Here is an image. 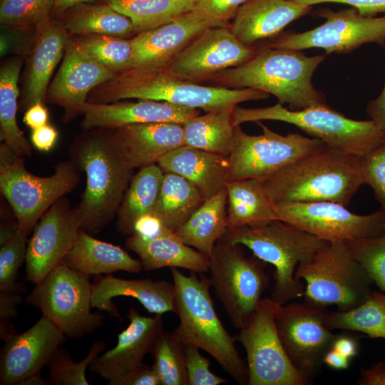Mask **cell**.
I'll return each mask as SVG.
<instances>
[{"instance_id": "cell-21", "label": "cell", "mask_w": 385, "mask_h": 385, "mask_svg": "<svg viewBox=\"0 0 385 385\" xmlns=\"http://www.w3.org/2000/svg\"><path fill=\"white\" fill-rule=\"evenodd\" d=\"M128 326L118 335L116 345L97 356L90 371L110 381L138 367L165 331L163 315L145 317L131 307L127 314Z\"/></svg>"}, {"instance_id": "cell-55", "label": "cell", "mask_w": 385, "mask_h": 385, "mask_svg": "<svg viewBox=\"0 0 385 385\" xmlns=\"http://www.w3.org/2000/svg\"><path fill=\"white\" fill-rule=\"evenodd\" d=\"M370 118L385 134V85L379 96L369 101L366 108Z\"/></svg>"}, {"instance_id": "cell-10", "label": "cell", "mask_w": 385, "mask_h": 385, "mask_svg": "<svg viewBox=\"0 0 385 385\" xmlns=\"http://www.w3.org/2000/svg\"><path fill=\"white\" fill-rule=\"evenodd\" d=\"M265 263L245 256L240 245L219 240L209 257V278L233 326L244 327L270 284Z\"/></svg>"}, {"instance_id": "cell-1", "label": "cell", "mask_w": 385, "mask_h": 385, "mask_svg": "<svg viewBox=\"0 0 385 385\" xmlns=\"http://www.w3.org/2000/svg\"><path fill=\"white\" fill-rule=\"evenodd\" d=\"M68 156L86 176L76 207L81 230L97 234L116 217L134 168L115 129L83 130L71 143Z\"/></svg>"}, {"instance_id": "cell-38", "label": "cell", "mask_w": 385, "mask_h": 385, "mask_svg": "<svg viewBox=\"0 0 385 385\" xmlns=\"http://www.w3.org/2000/svg\"><path fill=\"white\" fill-rule=\"evenodd\" d=\"M196 0H106L132 21L135 36L171 22L192 11Z\"/></svg>"}, {"instance_id": "cell-18", "label": "cell", "mask_w": 385, "mask_h": 385, "mask_svg": "<svg viewBox=\"0 0 385 385\" xmlns=\"http://www.w3.org/2000/svg\"><path fill=\"white\" fill-rule=\"evenodd\" d=\"M81 230L78 212L65 196L55 202L42 215L28 241L25 260L26 279L41 282L62 264Z\"/></svg>"}, {"instance_id": "cell-22", "label": "cell", "mask_w": 385, "mask_h": 385, "mask_svg": "<svg viewBox=\"0 0 385 385\" xmlns=\"http://www.w3.org/2000/svg\"><path fill=\"white\" fill-rule=\"evenodd\" d=\"M122 100L110 103L86 101L81 108L83 118L80 123L83 130L96 128L116 129L123 126L155 122L184 123L200 115L196 108L165 101L136 99Z\"/></svg>"}, {"instance_id": "cell-52", "label": "cell", "mask_w": 385, "mask_h": 385, "mask_svg": "<svg viewBox=\"0 0 385 385\" xmlns=\"http://www.w3.org/2000/svg\"><path fill=\"white\" fill-rule=\"evenodd\" d=\"M22 302L18 292L0 291V325L11 324L18 314L17 306Z\"/></svg>"}, {"instance_id": "cell-54", "label": "cell", "mask_w": 385, "mask_h": 385, "mask_svg": "<svg viewBox=\"0 0 385 385\" xmlns=\"http://www.w3.org/2000/svg\"><path fill=\"white\" fill-rule=\"evenodd\" d=\"M48 112L44 103H36L24 113L23 121L31 130L48 124Z\"/></svg>"}, {"instance_id": "cell-33", "label": "cell", "mask_w": 385, "mask_h": 385, "mask_svg": "<svg viewBox=\"0 0 385 385\" xmlns=\"http://www.w3.org/2000/svg\"><path fill=\"white\" fill-rule=\"evenodd\" d=\"M164 173L158 164L142 168L133 175L117 212V230L133 234L135 222L150 213L158 199Z\"/></svg>"}, {"instance_id": "cell-15", "label": "cell", "mask_w": 385, "mask_h": 385, "mask_svg": "<svg viewBox=\"0 0 385 385\" xmlns=\"http://www.w3.org/2000/svg\"><path fill=\"white\" fill-rule=\"evenodd\" d=\"M277 219L329 242L385 235V212L366 215L328 201L274 204Z\"/></svg>"}, {"instance_id": "cell-37", "label": "cell", "mask_w": 385, "mask_h": 385, "mask_svg": "<svg viewBox=\"0 0 385 385\" xmlns=\"http://www.w3.org/2000/svg\"><path fill=\"white\" fill-rule=\"evenodd\" d=\"M69 35L103 34L126 38L135 36L131 20L107 3L78 7L62 22Z\"/></svg>"}, {"instance_id": "cell-6", "label": "cell", "mask_w": 385, "mask_h": 385, "mask_svg": "<svg viewBox=\"0 0 385 385\" xmlns=\"http://www.w3.org/2000/svg\"><path fill=\"white\" fill-rule=\"evenodd\" d=\"M220 240L244 245L254 256L274 266L275 282L271 298L281 304L304 297L305 288L295 277L296 266L309 260L329 243L279 220L227 229Z\"/></svg>"}, {"instance_id": "cell-41", "label": "cell", "mask_w": 385, "mask_h": 385, "mask_svg": "<svg viewBox=\"0 0 385 385\" xmlns=\"http://www.w3.org/2000/svg\"><path fill=\"white\" fill-rule=\"evenodd\" d=\"M185 346L173 332L165 330L156 341L150 352L152 366L161 385H188Z\"/></svg>"}, {"instance_id": "cell-8", "label": "cell", "mask_w": 385, "mask_h": 385, "mask_svg": "<svg viewBox=\"0 0 385 385\" xmlns=\"http://www.w3.org/2000/svg\"><path fill=\"white\" fill-rule=\"evenodd\" d=\"M23 158L1 143L0 190L29 235L46 211L78 186L81 170L67 160L58 163L51 175L40 177L27 170Z\"/></svg>"}, {"instance_id": "cell-48", "label": "cell", "mask_w": 385, "mask_h": 385, "mask_svg": "<svg viewBox=\"0 0 385 385\" xmlns=\"http://www.w3.org/2000/svg\"><path fill=\"white\" fill-rule=\"evenodd\" d=\"M248 0H196L192 11L201 14L213 26H227Z\"/></svg>"}, {"instance_id": "cell-30", "label": "cell", "mask_w": 385, "mask_h": 385, "mask_svg": "<svg viewBox=\"0 0 385 385\" xmlns=\"http://www.w3.org/2000/svg\"><path fill=\"white\" fill-rule=\"evenodd\" d=\"M63 263L89 276L117 271L138 273L143 269L140 260L132 257L120 247L96 239L82 230Z\"/></svg>"}, {"instance_id": "cell-7", "label": "cell", "mask_w": 385, "mask_h": 385, "mask_svg": "<svg viewBox=\"0 0 385 385\" xmlns=\"http://www.w3.org/2000/svg\"><path fill=\"white\" fill-rule=\"evenodd\" d=\"M263 120H279L296 125L327 146L359 156H364L385 143V134L371 120L349 118L327 104L292 111L277 104L256 108L236 106L234 125Z\"/></svg>"}, {"instance_id": "cell-17", "label": "cell", "mask_w": 385, "mask_h": 385, "mask_svg": "<svg viewBox=\"0 0 385 385\" xmlns=\"http://www.w3.org/2000/svg\"><path fill=\"white\" fill-rule=\"evenodd\" d=\"M257 50L240 41L227 26L209 27L165 67L173 75L199 83L252 58Z\"/></svg>"}, {"instance_id": "cell-14", "label": "cell", "mask_w": 385, "mask_h": 385, "mask_svg": "<svg viewBox=\"0 0 385 385\" xmlns=\"http://www.w3.org/2000/svg\"><path fill=\"white\" fill-rule=\"evenodd\" d=\"M313 16L326 21L311 30L283 34L267 46L297 51L319 48L327 54L347 53L369 43L385 46V15L366 17L351 7L338 11L321 9Z\"/></svg>"}, {"instance_id": "cell-31", "label": "cell", "mask_w": 385, "mask_h": 385, "mask_svg": "<svg viewBox=\"0 0 385 385\" xmlns=\"http://www.w3.org/2000/svg\"><path fill=\"white\" fill-rule=\"evenodd\" d=\"M225 189L227 195V229L244 225L258 226L278 220L274 203L268 196L261 180H229Z\"/></svg>"}, {"instance_id": "cell-39", "label": "cell", "mask_w": 385, "mask_h": 385, "mask_svg": "<svg viewBox=\"0 0 385 385\" xmlns=\"http://www.w3.org/2000/svg\"><path fill=\"white\" fill-rule=\"evenodd\" d=\"M326 322L332 330L357 331L385 339V292L373 291L365 302L349 310L327 312Z\"/></svg>"}, {"instance_id": "cell-51", "label": "cell", "mask_w": 385, "mask_h": 385, "mask_svg": "<svg viewBox=\"0 0 385 385\" xmlns=\"http://www.w3.org/2000/svg\"><path fill=\"white\" fill-rule=\"evenodd\" d=\"M170 232L173 231L168 229L157 217L150 212L137 220L133 234L150 239Z\"/></svg>"}, {"instance_id": "cell-3", "label": "cell", "mask_w": 385, "mask_h": 385, "mask_svg": "<svg viewBox=\"0 0 385 385\" xmlns=\"http://www.w3.org/2000/svg\"><path fill=\"white\" fill-rule=\"evenodd\" d=\"M270 94L250 88L210 86L182 79L161 68H130L93 88L87 101L110 103L126 99H145L201 109L205 113L234 109L239 103L267 99Z\"/></svg>"}, {"instance_id": "cell-47", "label": "cell", "mask_w": 385, "mask_h": 385, "mask_svg": "<svg viewBox=\"0 0 385 385\" xmlns=\"http://www.w3.org/2000/svg\"><path fill=\"white\" fill-rule=\"evenodd\" d=\"M365 184L371 187L385 212V143L364 156Z\"/></svg>"}, {"instance_id": "cell-59", "label": "cell", "mask_w": 385, "mask_h": 385, "mask_svg": "<svg viewBox=\"0 0 385 385\" xmlns=\"http://www.w3.org/2000/svg\"><path fill=\"white\" fill-rule=\"evenodd\" d=\"M19 229L18 222L3 223L0 227V246L8 242L16 234Z\"/></svg>"}, {"instance_id": "cell-46", "label": "cell", "mask_w": 385, "mask_h": 385, "mask_svg": "<svg viewBox=\"0 0 385 385\" xmlns=\"http://www.w3.org/2000/svg\"><path fill=\"white\" fill-rule=\"evenodd\" d=\"M185 365L188 385H219L227 383L225 379L212 373L210 361L194 345L185 346Z\"/></svg>"}, {"instance_id": "cell-23", "label": "cell", "mask_w": 385, "mask_h": 385, "mask_svg": "<svg viewBox=\"0 0 385 385\" xmlns=\"http://www.w3.org/2000/svg\"><path fill=\"white\" fill-rule=\"evenodd\" d=\"M212 26L201 14L190 11L168 24L136 34L130 38L131 68H165L185 47Z\"/></svg>"}, {"instance_id": "cell-5", "label": "cell", "mask_w": 385, "mask_h": 385, "mask_svg": "<svg viewBox=\"0 0 385 385\" xmlns=\"http://www.w3.org/2000/svg\"><path fill=\"white\" fill-rule=\"evenodd\" d=\"M175 294L174 310L179 319L173 332L185 345H194L211 355L239 384H248L247 363L235 346V337L224 327L212 299L209 279L191 272L185 275L170 268Z\"/></svg>"}, {"instance_id": "cell-28", "label": "cell", "mask_w": 385, "mask_h": 385, "mask_svg": "<svg viewBox=\"0 0 385 385\" xmlns=\"http://www.w3.org/2000/svg\"><path fill=\"white\" fill-rule=\"evenodd\" d=\"M115 130L134 169L157 164L165 154L185 145L183 125L180 123L133 124Z\"/></svg>"}, {"instance_id": "cell-35", "label": "cell", "mask_w": 385, "mask_h": 385, "mask_svg": "<svg viewBox=\"0 0 385 385\" xmlns=\"http://www.w3.org/2000/svg\"><path fill=\"white\" fill-rule=\"evenodd\" d=\"M203 202L199 191L185 178L175 173H164L160 192L150 213L175 232Z\"/></svg>"}, {"instance_id": "cell-25", "label": "cell", "mask_w": 385, "mask_h": 385, "mask_svg": "<svg viewBox=\"0 0 385 385\" xmlns=\"http://www.w3.org/2000/svg\"><path fill=\"white\" fill-rule=\"evenodd\" d=\"M175 289L173 282L151 279H128L111 274L95 275L92 286L91 307L119 317L113 303L116 297L135 298L150 313L161 314L173 312Z\"/></svg>"}, {"instance_id": "cell-42", "label": "cell", "mask_w": 385, "mask_h": 385, "mask_svg": "<svg viewBox=\"0 0 385 385\" xmlns=\"http://www.w3.org/2000/svg\"><path fill=\"white\" fill-rule=\"evenodd\" d=\"M106 343L96 341L87 355L76 362L71 354L61 346L56 351L47 366L49 384L53 385H89L86 372L91 361L105 349Z\"/></svg>"}, {"instance_id": "cell-11", "label": "cell", "mask_w": 385, "mask_h": 385, "mask_svg": "<svg viewBox=\"0 0 385 385\" xmlns=\"http://www.w3.org/2000/svg\"><path fill=\"white\" fill-rule=\"evenodd\" d=\"M92 286L89 275L62 263L35 284L25 302L50 319L66 337L79 339L93 334L104 319L99 312L91 311Z\"/></svg>"}, {"instance_id": "cell-43", "label": "cell", "mask_w": 385, "mask_h": 385, "mask_svg": "<svg viewBox=\"0 0 385 385\" xmlns=\"http://www.w3.org/2000/svg\"><path fill=\"white\" fill-rule=\"evenodd\" d=\"M53 5L54 0H1L0 22L19 28H37L50 19Z\"/></svg>"}, {"instance_id": "cell-50", "label": "cell", "mask_w": 385, "mask_h": 385, "mask_svg": "<svg viewBox=\"0 0 385 385\" xmlns=\"http://www.w3.org/2000/svg\"><path fill=\"white\" fill-rule=\"evenodd\" d=\"M299 4L312 6L321 3H337L351 6L363 16L374 17L385 12V0H290Z\"/></svg>"}, {"instance_id": "cell-12", "label": "cell", "mask_w": 385, "mask_h": 385, "mask_svg": "<svg viewBox=\"0 0 385 385\" xmlns=\"http://www.w3.org/2000/svg\"><path fill=\"white\" fill-rule=\"evenodd\" d=\"M255 123L262 129L258 135L246 133L240 125L234 128L228 155V181L265 178L327 145L317 138L298 133L283 135L271 130L261 120Z\"/></svg>"}, {"instance_id": "cell-49", "label": "cell", "mask_w": 385, "mask_h": 385, "mask_svg": "<svg viewBox=\"0 0 385 385\" xmlns=\"http://www.w3.org/2000/svg\"><path fill=\"white\" fill-rule=\"evenodd\" d=\"M108 382L110 385H161L160 378L152 365L143 363Z\"/></svg>"}, {"instance_id": "cell-36", "label": "cell", "mask_w": 385, "mask_h": 385, "mask_svg": "<svg viewBox=\"0 0 385 385\" xmlns=\"http://www.w3.org/2000/svg\"><path fill=\"white\" fill-rule=\"evenodd\" d=\"M233 110L207 112L183 123L185 145L228 156L234 135Z\"/></svg>"}, {"instance_id": "cell-26", "label": "cell", "mask_w": 385, "mask_h": 385, "mask_svg": "<svg viewBox=\"0 0 385 385\" xmlns=\"http://www.w3.org/2000/svg\"><path fill=\"white\" fill-rule=\"evenodd\" d=\"M312 10V6L290 0H248L239 9L230 29L240 41L252 46L277 36L289 24Z\"/></svg>"}, {"instance_id": "cell-16", "label": "cell", "mask_w": 385, "mask_h": 385, "mask_svg": "<svg viewBox=\"0 0 385 385\" xmlns=\"http://www.w3.org/2000/svg\"><path fill=\"white\" fill-rule=\"evenodd\" d=\"M326 308L309 303L280 304L275 324L283 347L297 369L308 380L321 365L337 334L326 322Z\"/></svg>"}, {"instance_id": "cell-56", "label": "cell", "mask_w": 385, "mask_h": 385, "mask_svg": "<svg viewBox=\"0 0 385 385\" xmlns=\"http://www.w3.org/2000/svg\"><path fill=\"white\" fill-rule=\"evenodd\" d=\"M361 385H385V362L380 361L361 371L357 383Z\"/></svg>"}, {"instance_id": "cell-34", "label": "cell", "mask_w": 385, "mask_h": 385, "mask_svg": "<svg viewBox=\"0 0 385 385\" xmlns=\"http://www.w3.org/2000/svg\"><path fill=\"white\" fill-rule=\"evenodd\" d=\"M23 60L6 61L0 69V140L20 157H30L32 148L16 121L18 81Z\"/></svg>"}, {"instance_id": "cell-61", "label": "cell", "mask_w": 385, "mask_h": 385, "mask_svg": "<svg viewBox=\"0 0 385 385\" xmlns=\"http://www.w3.org/2000/svg\"><path fill=\"white\" fill-rule=\"evenodd\" d=\"M50 384L48 380H46L41 376V373L34 374L24 379L20 385H46Z\"/></svg>"}, {"instance_id": "cell-4", "label": "cell", "mask_w": 385, "mask_h": 385, "mask_svg": "<svg viewBox=\"0 0 385 385\" xmlns=\"http://www.w3.org/2000/svg\"><path fill=\"white\" fill-rule=\"evenodd\" d=\"M325 54L307 56L300 51L266 46L246 63L226 69L210 81L225 87L250 88L274 96L280 104L299 111L327 104L325 96L312 83Z\"/></svg>"}, {"instance_id": "cell-27", "label": "cell", "mask_w": 385, "mask_h": 385, "mask_svg": "<svg viewBox=\"0 0 385 385\" xmlns=\"http://www.w3.org/2000/svg\"><path fill=\"white\" fill-rule=\"evenodd\" d=\"M157 164L163 173L178 174L191 183L204 200L220 192L228 181V156L194 147L174 149Z\"/></svg>"}, {"instance_id": "cell-20", "label": "cell", "mask_w": 385, "mask_h": 385, "mask_svg": "<svg viewBox=\"0 0 385 385\" xmlns=\"http://www.w3.org/2000/svg\"><path fill=\"white\" fill-rule=\"evenodd\" d=\"M115 74L88 56L69 38L61 66L48 87L46 102L62 107L63 120L68 123L81 115V106L89 93Z\"/></svg>"}, {"instance_id": "cell-13", "label": "cell", "mask_w": 385, "mask_h": 385, "mask_svg": "<svg viewBox=\"0 0 385 385\" xmlns=\"http://www.w3.org/2000/svg\"><path fill=\"white\" fill-rule=\"evenodd\" d=\"M280 304L272 298H262L235 337L246 351L249 385L309 384L288 357L278 335L275 314Z\"/></svg>"}, {"instance_id": "cell-32", "label": "cell", "mask_w": 385, "mask_h": 385, "mask_svg": "<svg viewBox=\"0 0 385 385\" xmlns=\"http://www.w3.org/2000/svg\"><path fill=\"white\" fill-rule=\"evenodd\" d=\"M227 195L225 188L204 200L174 232L185 245L208 257L227 230Z\"/></svg>"}, {"instance_id": "cell-24", "label": "cell", "mask_w": 385, "mask_h": 385, "mask_svg": "<svg viewBox=\"0 0 385 385\" xmlns=\"http://www.w3.org/2000/svg\"><path fill=\"white\" fill-rule=\"evenodd\" d=\"M69 34L62 22L49 19L36 28L22 87L19 111L36 103H46L50 79L63 57Z\"/></svg>"}, {"instance_id": "cell-60", "label": "cell", "mask_w": 385, "mask_h": 385, "mask_svg": "<svg viewBox=\"0 0 385 385\" xmlns=\"http://www.w3.org/2000/svg\"><path fill=\"white\" fill-rule=\"evenodd\" d=\"M96 0H54L52 11L56 13H63L72 8L81 6L86 3L93 2Z\"/></svg>"}, {"instance_id": "cell-40", "label": "cell", "mask_w": 385, "mask_h": 385, "mask_svg": "<svg viewBox=\"0 0 385 385\" xmlns=\"http://www.w3.org/2000/svg\"><path fill=\"white\" fill-rule=\"evenodd\" d=\"M73 40L88 56L115 73L131 68L133 47L130 38L86 34Z\"/></svg>"}, {"instance_id": "cell-53", "label": "cell", "mask_w": 385, "mask_h": 385, "mask_svg": "<svg viewBox=\"0 0 385 385\" xmlns=\"http://www.w3.org/2000/svg\"><path fill=\"white\" fill-rule=\"evenodd\" d=\"M57 138L56 129L49 124L34 129L31 133V142L33 146L43 152L49 151L54 146Z\"/></svg>"}, {"instance_id": "cell-44", "label": "cell", "mask_w": 385, "mask_h": 385, "mask_svg": "<svg viewBox=\"0 0 385 385\" xmlns=\"http://www.w3.org/2000/svg\"><path fill=\"white\" fill-rule=\"evenodd\" d=\"M346 242L374 283L385 292V235Z\"/></svg>"}, {"instance_id": "cell-45", "label": "cell", "mask_w": 385, "mask_h": 385, "mask_svg": "<svg viewBox=\"0 0 385 385\" xmlns=\"http://www.w3.org/2000/svg\"><path fill=\"white\" fill-rule=\"evenodd\" d=\"M28 235L19 227L16 234L0 249V291L22 292L17 282L19 270L26 260Z\"/></svg>"}, {"instance_id": "cell-58", "label": "cell", "mask_w": 385, "mask_h": 385, "mask_svg": "<svg viewBox=\"0 0 385 385\" xmlns=\"http://www.w3.org/2000/svg\"><path fill=\"white\" fill-rule=\"evenodd\" d=\"M349 360L350 359L348 357L331 348L325 354L323 359V363L332 369L342 370L346 369L349 367Z\"/></svg>"}, {"instance_id": "cell-57", "label": "cell", "mask_w": 385, "mask_h": 385, "mask_svg": "<svg viewBox=\"0 0 385 385\" xmlns=\"http://www.w3.org/2000/svg\"><path fill=\"white\" fill-rule=\"evenodd\" d=\"M332 348L342 355L351 359L358 354L359 343L357 340L352 337L337 334Z\"/></svg>"}, {"instance_id": "cell-2", "label": "cell", "mask_w": 385, "mask_h": 385, "mask_svg": "<svg viewBox=\"0 0 385 385\" xmlns=\"http://www.w3.org/2000/svg\"><path fill=\"white\" fill-rule=\"evenodd\" d=\"M260 180L274 204L328 201L346 207L365 184L364 156L325 145Z\"/></svg>"}, {"instance_id": "cell-29", "label": "cell", "mask_w": 385, "mask_h": 385, "mask_svg": "<svg viewBox=\"0 0 385 385\" xmlns=\"http://www.w3.org/2000/svg\"><path fill=\"white\" fill-rule=\"evenodd\" d=\"M125 245L139 257L146 271L163 267L183 268L197 274L209 271V257L183 243L174 232L150 239L133 234Z\"/></svg>"}, {"instance_id": "cell-9", "label": "cell", "mask_w": 385, "mask_h": 385, "mask_svg": "<svg viewBox=\"0 0 385 385\" xmlns=\"http://www.w3.org/2000/svg\"><path fill=\"white\" fill-rule=\"evenodd\" d=\"M295 277L306 282L305 302L324 308L336 305L339 311L365 302L374 284L346 242H329L298 265Z\"/></svg>"}, {"instance_id": "cell-19", "label": "cell", "mask_w": 385, "mask_h": 385, "mask_svg": "<svg viewBox=\"0 0 385 385\" xmlns=\"http://www.w3.org/2000/svg\"><path fill=\"white\" fill-rule=\"evenodd\" d=\"M66 340L63 332L47 317L31 328L4 341L0 354V384L20 385L41 373Z\"/></svg>"}]
</instances>
